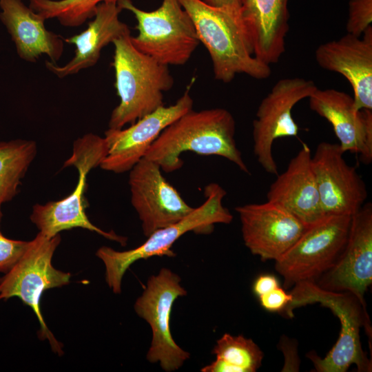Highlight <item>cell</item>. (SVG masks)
Returning a JSON list of instances; mask_svg holds the SVG:
<instances>
[{
    "instance_id": "obj_1",
    "label": "cell",
    "mask_w": 372,
    "mask_h": 372,
    "mask_svg": "<svg viewBox=\"0 0 372 372\" xmlns=\"http://www.w3.org/2000/svg\"><path fill=\"white\" fill-rule=\"evenodd\" d=\"M236 123L224 108L193 109L167 126L147 151L145 158L169 173L182 167L180 155L187 151L215 155L234 163L245 173L249 170L235 140Z\"/></svg>"
},
{
    "instance_id": "obj_2",
    "label": "cell",
    "mask_w": 372,
    "mask_h": 372,
    "mask_svg": "<svg viewBox=\"0 0 372 372\" xmlns=\"http://www.w3.org/2000/svg\"><path fill=\"white\" fill-rule=\"evenodd\" d=\"M191 17L197 37L207 50L216 80L231 82L238 74L256 79L271 76L270 65L258 60L240 11L212 6L203 0H178Z\"/></svg>"
},
{
    "instance_id": "obj_3",
    "label": "cell",
    "mask_w": 372,
    "mask_h": 372,
    "mask_svg": "<svg viewBox=\"0 0 372 372\" xmlns=\"http://www.w3.org/2000/svg\"><path fill=\"white\" fill-rule=\"evenodd\" d=\"M114 86L120 99L112 112L110 129H122L164 105L163 92L172 88L174 79L168 66L137 50L131 32L113 41Z\"/></svg>"
},
{
    "instance_id": "obj_4",
    "label": "cell",
    "mask_w": 372,
    "mask_h": 372,
    "mask_svg": "<svg viewBox=\"0 0 372 372\" xmlns=\"http://www.w3.org/2000/svg\"><path fill=\"white\" fill-rule=\"evenodd\" d=\"M226 191L218 184L211 183L205 186V200L199 207L194 208L180 221L156 230L140 246L123 251L103 246L96 253L105 267V281L114 293L121 292L122 279L129 267L139 260L152 256L174 257L172 249L175 242L183 234L194 231L196 234H209L215 224H229L233 216L223 206V200Z\"/></svg>"
},
{
    "instance_id": "obj_5",
    "label": "cell",
    "mask_w": 372,
    "mask_h": 372,
    "mask_svg": "<svg viewBox=\"0 0 372 372\" xmlns=\"http://www.w3.org/2000/svg\"><path fill=\"white\" fill-rule=\"evenodd\" d=\"M293 287L291 301L282 311L287 317L292 318L297 307L320 303L330 309L340 322L339 338L325 357L320 358L313 353L307 355L315 371L345 372L355 364L359 371H371V363L362 349L360 334L369 320L358 300L349 292L324 289L314 281L300 282Z\"/></svg>"
},
{
    "instance_id": "obj_6",
    "label": "cell",
    "mask_w": 372,
    "mask_h": 372,
    "mask_svg": "<svg viewBox=\"0 0 372 372\" xmlns=\"http://www.w3.org/2000/svg\"><path fill=\"white\" fill-rule=\"evenodd\" d=\"M104 137L89 133L74 142L72 154L63 167L74 166L79 172L77 185L68 196L57 201L33 206L30 220L39 233L52 238L63 230L81 227L94 231L102 236L125 245L127 238L113 231H105L93 225L87 216L84 193L88 173L99 166L107 154Z\"/></svg>"
},
{
    "instance_id": "obj_7",
    "label": "cell",
    "mask_w": 372,
    "mask_h": 372,
    "mask_svg": "<svg viewBox=\"0 0 372 372\" xmlns=\"http://www.w3.org/2000/svg\"><path fill=\"white\" fill-rule=\"evenodd\" d=\"M117 3L137 21L138 34L131 35L132 44L161 64H185L200 43L193 21L178 0H163L152 11L140 9L132 0Z\"/></svg>"
},
{
    "instance_id": "obj_8",
    "label": "cell",
    "mask_w": 372,
    "mask_h": 372,
    "mask_svg": "<svg viewBox=\"0 0 372 372\" xmlns=\"http://www.w3.org/2000/svg\"><path fill=\"white\" fill-rule=\"evenodd\" d=\"M60 242L59 234L49 238L39 232L29 241L17 262L0 277V300L17 297L29 306L39 322L40 339L48 340L53 351L62 355V344L48 329L40 307L45 291L65 286L70 280V273L56 269L52 263L53 254Z\"/></svg>"
},
{
    "instance_id": "obj_9",
    "label": "cell",
    "mask_w": 372,
    "mask_h": 372,
    "mask_svg": "<svg viewBox=\"0 0 372 372\" xmlns=\"http://www.w3.org/2000/svg\"><path fill=\"white\" fill-rule=\"evenodd\" d=\"M351 216H325L309 226L293 245L275 261V268L287 288L314 281L330 269L348 238Z\"/></svg>"
},
{
    "instance_id": "obj_10",
    "label": "cell",
    "mask_w": 372,
    "mask_h": 372,
    "mask_svg": "<svg viewBox=\"0 0 372 372\" xmlns=\"http://www.w3.org/2000/svg\"><path fill=\"white\" fill-rule=\"evenodd\" d=\"M180 282L178 274L162 268L156 275L148 278L134 306L136 314L149 324L152 330L146 358L151 363L158 362L167 372L180 369L190 356L176 344L170 329L172 306L176 299L187 295Z\"/></svg>"
},
{
    "instance_id": "obj_11",
    "label": "cell",
    "mask_w": 372,
    "mask_h": 372,
    "mask_svg": "<svg viewBox=\"0 0 372 372\" xmlns=\"http://www.w3.org/2000/svg\"><path fill=\"white\" fill-rule=\"evenodd\" d=\"M317 88L311 80L285 78L278 81L260 102L253 121V150L257 161L267 173L278 174L273 156V142L298 134V125L292 116L293 107L309 98Z\"/></svg>"
},
{
    "instance_id": "obj_12",
    "label": "cell",
    "mask_w": 372,
    "mask_h": 372,
    "mask_svg": "<svg viewBox=\"0 0 372 372\" xmlns=\"http://www.w3.org/2000/svg\"><path fill=\"white\" fill-rule=\"evenodd\" d=\"M161 171L157 163L145 157L130 170L131 203L146 237L180 221L194 209L166 180Z\"/></svg>"
},
{
    "instance_id": "obj_13",
    "label": "cell",
    "mask_w": 372,
    "mask_h": 372,
    "mask_svg": "<svg viewBox=\"0 0 372 372\" xmlns=\"http://www.w3.org/2000/svg\"><path fill=\"white\" fill-rule=\"evenodd\" d=\"M191 85L176 102L162 105L124 130L108 129L104 138L107 154L100 164L104 170L121 174L130 171L145 154L161 133L172 123L192 110Z\"/></svg>"
},
{
    "instance_id": "obj_14",
    "label": "cell",
    "mask_w": 372,
    "mask_h": 372,
    "mask_svg": "<svg viewBox=\"0 0 372 372\" xmlns=\"http://www.w3.org/2000/svg\"><path fill=\"white\" fill-rule=\"evenodd\" d=\"M339 144L322 142L311 156L324 216H352L367 198L366 185L356 169L345 161Z\"/></svg>"
},
{
    "instance_id": "obj_15",
    "label": "cell",
    "mask_w": 372,
    "mask_h": 372,
    "mask_svg": "<svg viewBox=\"0 0 372 372\" xmlns=\"http://www.w3.org/2000/svg\"><path fill=\"white\" fill-rule=\"evenodd\" d=\"M318 285L353 294L365 310L364 295L372 282V205L368 203L351 216L346 245L334 265Z\"/></svg>"
},
{
    "instance_id": "obj_16",
    "label": "cell",
    "mask_w": 372,
    "mask_h": 372,
    "mask_svg": "<svg viewBox=\"0 0 372 372\" xmlns=\"http://www.w3.org/2000/svg\"><path fill=\"white\" fill-rule=\"evenodd\" d=\"M245 246L262 260H276L308 227L280 205L267 201L235 208Z\"/></svg>"
},
{
    "instance_id": "obj_17",
    "label": "cell",
    "mask_w": 372,
    "mask_h": 372,
    "mask_svg": "<svg viewBox=\"0 0 372 372\" xmlns=\"http://www.w3.org/2000/svg\"><path fill=\"white\" fill-rule=\"evenodd\" d=\"M362 34L347 33L320 45L315 52L322 68L339 73L349 82L358 110H372V26Z\"/></svg>"
},
{
    "instance_id": "obj_18",
    "label": "cell",
    "mask_w": 372,
    "mask_h": 372,
    "mask_svg": "<svg viewBox=\"0 0 372 372\" xmlns=\"http://www.w3.org/2000/svg\"><path fill=\"white\" fill-rule=\"evenodd\" d=\"M308 99L310 109L331 124L341 149L359 154L362 163L370 164L372 110H356L353 96L335 89L317 88Z\"/></svg>"
},
{
    "instance_id": "obj_19",
    "label": "cell",
    "mask_w": 372,
    "mask_h": 372,
    "mask_svg": "<svg viewBox=\"0 0 372 372\" xmlns=\"http://www.w3.org/2000/svg\"><path fill=\"white\" fill-rule=\"evenodd\" d=\"M311 156L310 147L303 143L286 170L276 175L267 193L268 201L280 205L307 227L325 216L311 166Z\"/></svg>"
},
{
    "instance_id": "obj_20",
    "label": "cell",
    "mask_w": 372,
    "mask_h": 372,
    "mask_svg": "<svg viewBox=\"0 0 372 372\" xmlns=\"http://www.w3.org/2000/svg\"><path fill=\"white\" fill-rule=\"evenodd\" d=\"M289 0H240V15L254 56L270 65L285 50Z\"/></svg>"
},
{
    "instance_id": "obj_21",
    "label": "cell",
    "mask_w": 372,
    "mask_h": 372,
    "mask_svg": "<svg viewBox=\"0 0 372 372\" xmlns=\"http://www.w3.org/2000/svg\"><path fill=\"white\" fill-rule=\"evenodd\" d=\"M122 10L117 3H100L85 30L64 39L65 42L75 46L72 59L63 65L46 61V68L62 79L94 66L106 45L130 32L127 24L120 20Z\"/></svg>"
},
{
    "instance_id": "obj_22",
    "label": "cell",
    "mask_w": 372,
    "mask_h": 372,
    "mask_svg": "<svg viewBox=\"0 0 372 372\" xmlns=\"http://www.w3.org/2000/svg\"><path fill=\"white\" fill-rule=\"evenodd\" d=\"M0 19L14 42L18 56L34 63L46 55L56 63L64 50V39L47 30L45 20L22 0H0Z\"/></svg>"
},
{
    "instance_id": "obj_23",
    "label": "cell",
    "mask_w": 372,
    "mask_h": 372,
    "mask_svg": "<svg viewBox=\"0 0 372 372\" xmlns=\"http://www.w3.org/2000/svg\"><path fill=\"white\" fill-rule=\"evenodd\" d=\"M216 360L201 369L202 372H255L264 354L250 338L225 333L214 346Z\"/></svg>"
},
{
    "instance_id": "obj_24",
    "label": "cell",
    "mask_w": 372,
    "mask_h": 372,
    "mask_svg": "<svg viewBox=\"0 0 372 372\" xmlns=\"http://www.w3.org/2000/svg\"><path fill=\"white\" fill-rule=\"evenodd\" d=\"M33 141L0 142V207L17 194L21 180L37 155Z\"/></svg>"
},
{
    "instance_id": "obj_25",
    "label": "cell",
    "mask_w": 372,
    "mask_h": 372,
    "mask_svg": "<svg viewBox=\"0 0 372 372\" xmlns=\"http://www.w3.org/2000/svg\"><path fill=\"white\" fill-rule=\"evenodd\" d=\"M121 0H29V6L45 21L56 19L65 27H79L92 19L102 3Z\"/></svg>"
},
{
    "instance_id": "obj_26",
    "label": "cell",
    "mask_w": 372,
    "mask_h": 372,
    "mask_svg": "<svg viewBox=\"0 0 372 372\" xmlns=\"http://www.w3.org/2000/svg\"><path fill=\"white\" fill-rule=\"evenodd\" d=\"M372 22V0H350L346 25L348 34L361 37Z\"/></svg>"
},
{
    "instance_id": "obj_27",
    "label": "cell",
    "mask_w": 372,
    "mask_h": 372,
    "mask_svg": "<svg viewBox=\"0 0 372 372\" xmlns=\"http://www.w3.org/2000/svg\"><path fill=\"white\" fill-rule=\"evenodd\" d=\"M29 241L12 240L0 231V272L7 273L27 249Z\"/></svg>"
},
{
    "instance_id": "obj_28",
    "label": "cell",
    "mask_w": 372,
    "mask_h": 372,
    "mask_svg": "<svg viewBox=\"0 0 372 372\" xmlns=\"http://www.w3.org/2000/svg\"><path fill=\"white\" fill-rule=\"evenodd\" d=\"M261 306L271 312L282 313L291 301L292 295L278 287L258 297Z\"/></svg>"
},
{
    "instance_id": "obj_29",
    "label": "cell",
    "mask_w": 372,
    "mask_h": 372,
    "mask_svg": "<svg viewBox=\"0 0 372 372\" xmlns=\"http://www.w3.org/2000/svg\"><path fill=\"white\" fill-rule=\"evenodd\" d=\"M280 287L279 281L273 274H262L258 276L252 286L253 292L258 297Z\"/></svg>"
},
{
    "instance_id": "obj_30",
    "label": "cell",
    "mask_w": 372,
    "mask_h": 372,
    "mask_svg": "<svg viewBox=\"0 0 372 372\" xmlns=\"http://www.w3.org/2000/svg\"><path fill=\"white\" fill-rule=\"evenodd\" d=\"M205 3L218 8H225L240 11V0H203Z\"/></svg>"
},
{
    "instance_id": "obj_31",
    "label": "cell",
    "mask_w": 372,
    "mask_h": 372,
    "mask_svg": "<svg viewBox=\"0 0 372 372\" xmlns=\"http://www.w3.org/2000/svg\"><path fill=\"white\" fill-rule=\"evenodd\" d=\"M2 216H3V214H2L1 211V207H0V223H1Z\"/></svg>"
}]
</instances>
